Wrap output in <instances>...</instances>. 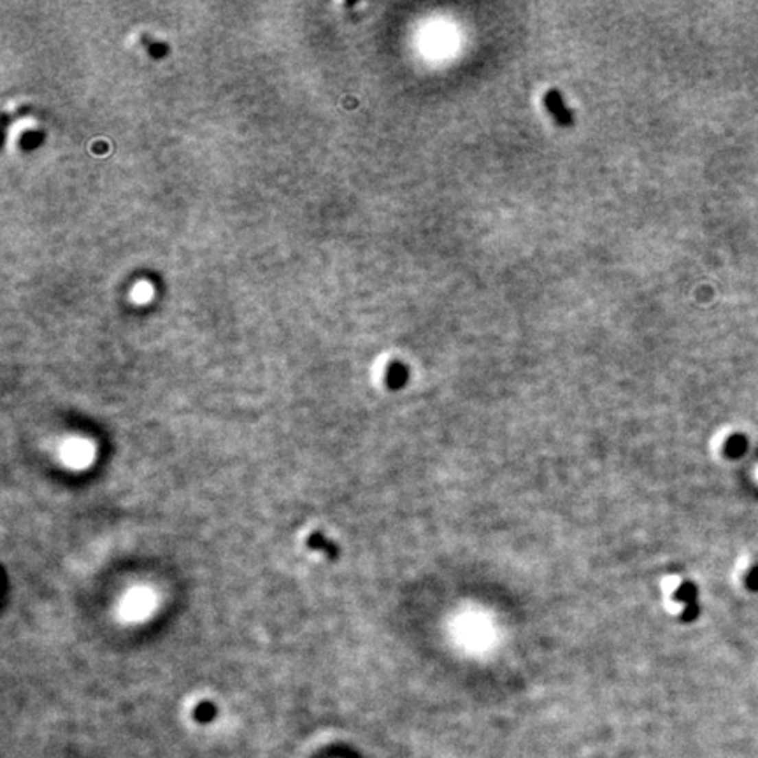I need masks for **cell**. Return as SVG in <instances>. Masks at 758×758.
<instances>
[{"mask_svg":"<svg viewBox=\"0 0 758 758\" xmlns=\"http://www.w3.org/2000/svg\"><path fill=\"white\" fill-rule=\"evenodd\" d=\"M214 718V707L211 704H200V706L195 709V720L205 723L211 722Z\"/></svg>","mask_w":758,"mask_h":758,"instance_id":"obj_1","label":"cell"}]
</instances>
